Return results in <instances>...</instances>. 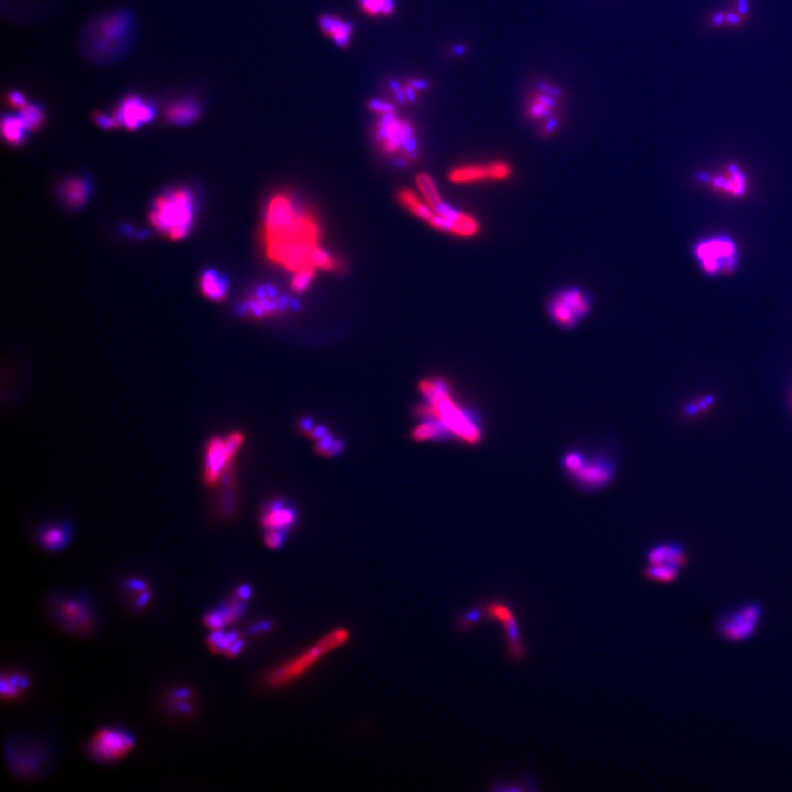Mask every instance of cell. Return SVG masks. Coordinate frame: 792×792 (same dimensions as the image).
I'll list each match as a JSON object with an SVG mask.
<instances>
[{"instance_id": "1", "label": "cell", "mask_w": 792, "mask_h": 792, "mask_svg": "<svg viewBox=\"0 0 792 792\" xmlns=\"http://www.w3.org/2000/svg\"><path fill=\"white\" fill-rule=\"evenodd\" d=\"M322 228L315 213L296 203L291 194L272 195L264 211L263 246L268 259L294 273L315 269V258L323 246Z\"/></svg>"}, {"instance_id": "2", "label": "cell", "mask_w": 792, "mask_h": 792, "mask_svg": "<svg viewBox=\"0 0 792 792\" xmlns=\"http://www.w3.org/2000/svg\"><path fill=\"white\" fill-rule=\"evenodd\" d=\"M349 640L350 632L345 627L334 628L308 649L271 669L265 675L264 685L273 690L289 686L310 673L324 658L343 647Z\"/></svg>"}, {"instance_id": "3", "label": "cell", "mask_w": 792, "mask_h": 792, "mask_svg": "<svg viewBox=\"0 0 792 792\" xmlns=\"http://www.w3.org/2000/svg\"><path fill=\"white\" fill-rule=\"evenodd\" d=\"M419 389L426 396L429 405L419 409L418 414L432 417L444 425L448 432L470 444H477L481 438L480 429L452 401L448 385L444 380H423Z\"/></svg>"}, {"instance_id": "4", "label": "cell", "mask_w": 792, "mask_h": 792, "mask_svg": "<svg viewBox=\"0 0 792 792\" xmlns=\"http://www.w3.org/2000/svg\"><path fill=\"white\" fill-rule=\"evenodd\" d=\"M150 219L155 228L170 238H184L193 226V194L178 188L161 196L153 206Z\"/></svg>"}, {"instance_id": "5", "label": "cell", "mask_w": 792, "mask_h": 792, "mask_svg": "<svg viewBox=\"0 0 792 792\" xmlns=\"http://www.w3.org/2000/svg\"><path fill=\"white\" fill-rule=\"evenodd\" d=\"M374 136L382 152L396 158L400 164H407L416 159L414 127L395 112L380 117Z\"/></svg>"}, {"instance_id": "6", "label": "cell", "mask_w": 792, "mask_h": 792, "mask_svg": "<svg viewBox=\"0 0 792 792\" xmlns=\"http://www.w3.org/2000/svg\"><path fill=\"white\" fill-rule=\"evenodd\" d=\"M699 267L706 275H730L739 264V249L729 236L708 237L693 248Z\"/></svg>"}, {"instance_id": "7", "label": "cell", "mask_w": 792, "mask_h": 792, "mask_svg": "<svg viewBox=\"0 0 792 792\" xmlns=\"http://www.w3.org/2000/svg\"><path fill=\"white\" fill-rule=\"evenodd\" d=\"M130 27L131 18L125 13L102 19L89 32V50L100 56H114L117 52H121L127 44Z\"/></svg>"}, {"instance_id": "8", "label": "cell", "mask_w": 792, "mask_h": 792, "mask_svg": "<svg viewBox=\"0 0 792 792\" xmlns=\"http://www.w3.org/2000/svg\"><path fill=\"white\" fill-rule=\"evenodd\" d=\"M514 168L506 160L469 162L457 165L448 173L450 183L457 186L506 183L513 178Z\"/></svg>"}, {"instance_id": "9", "label": "cell", "mask_w": 792, "mask_h": 792, "mask_svg": "<svg viewBox=\"0 0 792 792\" xmlns=\"http://www.w3.org/2000/svg\"><path fill=\"white\" fill-rule=\"evenodd\" d=\"M135 746L136 739L129 732L116 727H103L89 739L87 755L99 764H112L125 758Z\"/></svg>"}, {"instance_id": "10", "label": "cell", "mask_w": 792, "mask_h": 792, "mask_svg": "<svg viewBox=\"0 0 792 792\" xmlns=\"http://www.w3.org/2000/svg\"><path fill=\"white\" fill-rule=\"evenodd\" d=\"M485 615L488 620L500 623L506 633V652L513 661H523L526 658V648L522 638L521 628L513 609L503 600H490L484 603Z\"/></svg>"}, {"instance_id": "11", "label": "cell", "mask_w": 792, "mask_h": 792, "mask_svg": "<svg viewBox=\"0 0 792 792\" xmlns=\"http://www.w3.org/2000/svg\"><path fill=\"white\" fill-rule=\"evenodd\" d=\"M433 228L460 239H473L480 235L482 227L475 215L444 205L437 211Z\"/></svg>"}, {"instance_id": "12", "label": "cell", "mask_w": 792, "mask_h": 792, "mask_svg": "<svg viewBox=\"0 0 792 792\" xmlns=\"http://www.w3.org/2000/svg\"><path fill=\"white\" fill-rule=\"evenodd\" d=\"M760 611L756 605L739 607L731 614L726 615L720 623V633L726 640L732 642L744 640L756 631Z\"/></svg>"}, {"instance_id": "13", "label": "cell", "mask_w": 792, "mask_h": 792, "mask_svg": "<svg viewBox=\"0 0 792 792\" xmlns=\"http://www.w3.org/2000/svg\"><path fill=\"white\" fill-rule=\"evenodd\" d=\"M287 308V301L271 287H260L242 304L239 312L252 317H271Z\"/></svg>"}, {"instance_id": "14", "label": "cell", "mask_w": 792, "mask_h": 792, "mask_svg": "<svg viewBox=\"0 0 792 792\" xmlns=\"http://www.w3.org/2000/svg\"><path fill=\"white\" fill-rule=\"evenodd\" d=\"M155 112L157 110L152 103L132 95L122 100L116 110L114 117L117 118L118 124L120 125L125 126L129 130H136L140 126L152 121L155 117Z\"/></svg>"}, {"instance_id": "15", "label": "cell", "mask_w": 792, "mask_h": 792, "mask_svg": "<svg viewBox=\"0 0 792 792\" xmlns=\"http://www.w3.org/2000/svg\"><path fill=\"white\" fill-rule=\"evenodd\" d=\"M704 183L708 184L716 192L734 197H741L747 192V178L737 165L730 164L726 170L708 176H701Z\"/></svg>"}, {"instance_id": "16", "label": "cell", "mask_w": 792, "mask_h": 792, "mask_svg": "<svg viewBox=\"0 0 792 792\" xmlns=\"http://www.w3.org/2000/svg\"><path fill=\"white\" fill-rule=\"evenodd\" d=\"M231 458L227 454L224 440L215 437L206 448L204 480L206 484L215 485L218 482L225 470L229 467Z\"/></svg>"}, {"instance_id": "17", "label": "cell", "mask_w": 792, "mask_h": 792, "mask_svg": "<svg viewBox=\"0 0 792 792\" xmlns=\"http://www.w3.org/2000/svg\"><path fill=\"white\" fill-rule=\"evenodd\" d=\"M62 624L69 627L72 632H87L91 627V613L84 605L77 600H67L59 609Z\"/></svg>"}, {"instance_id": "18", "label": "cell", "mask_w": 792, "mask_h": 792, "mask_svg": "<svg viewBox=\"0 0 792 792\" xmlns=\"http://www.w3.org/2000/svg\"><path fill=\"white\" fill-rule=\"evenodd\" d=\"M397 199L400 204L403 206L404 209H407L409 213H413L415 217L421 219V220L426 223L429 226L433 227L436 220L437 211L434 209L426 203V202L421 197L417 191H413L411 188H403L397 193Z\"/></svg>"}, {"instance_id": "19", "label": "cell", "mask_w": 792, "mask_h": 792, "mask_svg": "<svg viewBox=\"0 0 792 792\" xmlns=\"http://www.w3.org/2000/svg\"><path fill=\"white\" fill-rule=\"evenodd\" d=\"M319 27L324 34L331 39L338 46L345 48L350 44L353 26L348 21L337 15H325L319 18Z\"/></svg>"}, {"instance_id": "20", "label": "cell", "mask_w": 792, "mask_h": 792, "mask_svg": "<svg viewBox=\"0 0 792 792\" xmlns=\"http://www.w3.org/2000/svg\"><path fill=\"white\" fill-rule=\"evenodd\" d=\"M572 473L583 484L600 487L609 482V477H612V468L607 461L593 460L582 462V465Z\"/></svg>"}, {"instance_id": "21", "label": "cell", "mask_w": 792, "mask_h": 792, "mask_svg": "<svg viewBox=\"0 0 792 792\" xmlns=\"http://www.w3.org/2000/svg\"><path fill=\"white\" fill-rule=\"evenodd\" d=\"M558 97L548 93H539L534 95L527 107H526V116L528 119L533 121H548L551 118L556 117V107L558 106Z\"/></svg>"}, {"instance_id": "22", "label": "cell", "mask_w": 792, "mask_h": 792, "mask_svg": "<svg viewBox=\"0 0 792 792\" xmlns=\"http://www.w3.org/2000/svg\"><path fill=\"white\" fill-rule=\"evenodd\" d=\"M548 312L551 319L560 327H574L581 319L572 305L561 296L560 293H557L548 303Z\"/></svg>"}, {"instance_id": "23", "label": "cell", "mask_w": 792, "mask_h": 792, "mask_svg": "<svg viewBox=\"0 0 792 792\" xmlns=\"http://www.w3.org/2000/svg\"><path fill=\"white\" fill-rule=\"evenodd\" d=\"M201 114V108L192 99H183L168 107L165 117L173 125H190Z\"/></svg>"}, {"instance_id": "24", "label": "cell", "mask_w": 792, "mask_h": 792, "mask_svg": "<svg viewBox=\"0 0 792 792\" xmlns=\"http://www.w3.org/2000/svg\"><path fill=\"white\" fill-rule=\"evenodd\" d=\"M648 564L667 565L680 570L686 565V555L678 545H660L648 553Z\"/></svg>"}, {"instance_id": "25", "label": "cell", "mask_w": 792, "mask_h": 792, "mask_svg": "<svg viewBox=\"0 0 792 792\" xmlns=\"http://www.w3.org/2000/svg\"><path fill=\"white\" fill-rule=\"evenodd\" d=\"M415 184H416L417 193L434 211H440L446 205L433 176L427 173H419L415 178Z\"/></svg>"}, {"instance_id": "26", "label": "cell", "mask_w": 792, "mask_h": 792, "mask_svg": "<svg viewBox=\"0 0 792 792\" xmlns=\"http://www.w3.org/2000/svg\"><path fill=\"white\" fill-rule=\"evenodd\" d=\"M202 291L209 300L221 301L228 292V281L218 272L209 270L204 272L201 279Z\"/></svg>"}, {"instance_id": "27", "label": "cell", "mask_w": 792, "mask_h": 792, "mask_svg": "<svg viewBox=\"0 0 792 792\" xmlns=\"http://www.w3.org/2000/svg\"><path fill=\"white\" fill-rule=\"evenodd\" d=\"M91 187L87 180L81 178H71L66 180L62 187L64 201L73 207H79L88 199Z\"/></svg>"}, {"instance_id": "28", "label": "cell", "mask_w": 792, "mask_h": 792, "mask_svg": "<svg viewBox=\"0 0 792 792\" xmlns=\"http://www.w3.org/2000/svg\"><path fill=\"white\" fill-rule=\"evenodd\" d=\"M0 691L4 700H13L18 698L23 691L29 687V677L20 673H3Z\"/></svg>"}, {"instance_id": "29", "label": "cell", "mask_w": 792, "mask_h": 792, "mask_svg": "<svg viewBox=\"0 0 792 792\" xmlns=\"http://www.w3.org/2000/svg\"><path fill=\"white\" fill-rule=\"evenodd\" d=\"M1 131L6 141L11 145H19L25 140L28 130L23 125L18 114L15 116L5 114L1 120Z\"/></svg>"}, {"instance_id": "30", "label": "cell", "mask_w": 792, "mask_h": 792, "mask_svg": "<svg viewBox=\"0 0 792 792\" xmlns=\"http://www.w3.org/2000/svg\"><path fill=\"white\" fill-rule=\"evenodd\" d=\"M294 522V513L289 508H272L264 514L262 524L270 531H279L290 527Z\"/></svg>"}, {"instance_id": "31", "label": "cell", "mask_w": 792, "mask_h": 792, "mask_svg": "<svg viewBox=\"0 0 792 792\" xmlns=\"http://www.w3.org/2000/svg\"><path fill=\"white\" fill-rule=\"evenodd\" d=\"M428 88V83L424 79H411L404 85L394 83L392 89L394 96L400 103L414 102L418 96V92Z\"/></svg>"}, {"instance_id": "32", "label": "cell", "mask_w": 792, "mask_h": 792, "mask_svg": "<svg viewBox=\"0 0 792 792\" xmlns=\"http://www.w3.org/2000/svg\"><path fill=\"white\" fill-rule=\"evenodd\" d=\"M18 117L20 118L27 130L32 131L38 129L44 124V110L40 105L27 103L19 110Z\"/></svg>"}, {"instance_id": "33", "label": "cell", "mask_w": 792, "mask_h": 792, "mask_svg": "<svg viewBox=\"0 0 792 792\" xmlns=\"http://www.w3.org/2000/svg\"><path fill=\"white\" fill-rule=\"evenodd\" d=\"M41 543L46 548L51 550H58L65 546L69 541V534L61 526H51L48 527L41 534Z\"/></svg>"}, {"instance_id": "34", "label": "cell", "mask_w": 792, "mask_h": 792, "mask_svg": "<svg viewBox=\"0 0 792 792\" xmlns=\"http://www.w3.org/2000/svg\"><path fill=\"white\" fill-rule=\"evenodd\" d=\"M679 569L667 565H649L644 574L650 581L669 583L678 576Z\"/></svg>"}, {"instance_id": "35", "label": "cell", "mask_w": 792, "mask_h": 792, "mask_svg": "<svg viewBox=\"0 0 792 792\" xmlns=\"http://www.w3.org/2000/svg\"><path fill=\"white\" fill-rule=\"evenodd\" d=\"M363 13L371 17H386L395 9V0H359Z\"/></svg>"}, {"instance_id": "36", "label": "cell", "mask_w": 792, "mask_h": 792, "mask_svg": "<svg viewBox=\"0 0 792 792\" xmlns=\"http://www.w3.org/2000/svg\"><path fill=\"white\" fill-rule=\"evenodd\" d=\"M484 619H487V615H485L484 603H483V605H477V607L468 609L465 613L459 615L457 620V627L461 632L473 630V627L480 624Z\"/></svg>"}, {"instance_id": "37", "label": "cell", "mask_w": 792, "mask_h": 792, "mask_svg": "<svg viewBox=\"0 0 792 792\" xmlns=\"http://www.w3.org/2000/svg\"><path fill=\"white\" fill-rule=\"evenodd\" d=\"M444 430H447L446 427L440 424V422H437V421H435V422H427L424 423V424L419 425V426H417L416 428L414 429L413 438H414L415 440H419V442L433 440V438H436V437L442 435Z\"/></svg>"}, {"instance_id": "38", "label": "cell", "mask_w": 792, "mask_h": 792, "mask_svg": "<svg viewBox=\"0 0 792 792\" xmlns=\"http://www.w3.org/2000/svg\"><path fill=\"white\" fill-rule=\"evenodd\" d=\"M315 272L316 270L312 269V268L294 272L292 279H291V289H292L293 292L303 293L308 290L310 285L312 284L314 277H315Z\"/></svg>"}, {"instance_id": "39", "label": "cell", "mask_w": 792, "mask_h": 792, "mask_svg": "<svg viewBox=\"0 0 792 792\" xmlns=\"http://www.w3.org/2000/svg\"><path fill=\"white\" fill-rule=\"evenodd\" d=\"M203 622L206 626L209 627V628H211L213 631L221 630L223 627L227 625L225 616L219 609L211 611L209 614H206L205 617H204Z\"/></svg>"}, {"instance_id": "40", "label": "cell", "mask_w": 792, "mask_h": 792, "mask_svg": "<svg viewBox=\"0 0 792 792\" xmlns=\"http://www.w3.org/2000/svg\"><path fill=\"white\" fill-rule=\"evenodd\" d=\"M242 442H244V435L238 432L232 433L224 440L225 448L231 459H234Z\"/></svg>"}, {"instance_id": "41", "label": "cell", "mask_w": 792, "mask_h": 792, "mask_svg": "<svg viewBox=\"0 0 792 792\" xmlns=\"http://www.w3.org/2000/svg\"><path fill=\"white\" fill-rule=\"evenodd\" d=\"M94 118L97 125L103 129H112V128L117 127V125H119L117 118L114 116L103 114V112H96L94 114Z\"/></svg>"}, {"instance_id": "42", "label": "cell", "mask_w": 792, "mask_h": 792, "mask_svg": "<svg viewBox=\"0 0 792 792\" xmlns=\"http://www.w3.org/2000/svg\"><path fill=\"white\" fill-rule=\"evenodd\" d=\"M369 106H370V110L376 112L380 117H381V116H385V114H392V112H395L392 105L382 102V100H371V102L369 103Z\"/></svg>"}, {"instance_id": "43", "label": "cell", "mask_w": 792, "mask_h": 792, "mask_svg": "<svg viewBox=\"0 0 792 792\" xmlns=\"http://www.w3.org/2000/svg\"><path fill=\"white\" fill-rule=\"evenodd\" d=\"M713 401L714 399L712 396H706L704 399L696 402V403L692 404L691 407H689V414L694 415L699 413V411H706L708 407H711L712 404H713Z\"/></svg>"}, {"instance_id": "44", "label": "cell", "mask_w": 792, "mask_h": 792, "mask_svg": "<svg viewBox=\"0 0 792 792\" xmlns=\"http://www.w3.org/2000/svg\"><path fill=\"white\" fill-rule=\"evenodd\" d=\"M283 543V535L277 531H271L265 535V543L272 549L279 548Z\"/></svg>"}, {"instance_id": "45", "label": "cell", "mask_w": 792, "mask_h": 792, "mask_svg": "<svg viewBox=\"0 0 792 792\" xmlns=\"http://www.w3.org/2000/svg\"><path fill=\"white\" fill-rule=\"evenodd\" d=\"M8 103L13 107L21 108V107L27 104V100L26 98H25V95L21 94L18 91H13V92L8 94Z\"/></svg>"}, {"instance_id": "46", "label": "cell", "mask_w": 792, "mask_h": 792, "mask_svg": "<svg viewBox=\"0 0 792 792\" xmlns=\"http://www.w3.org/2000/svg\"><path fill=\"white\" fill-rule=\"evenodd\" d=\"M127 588L128 590H130V591L136 592V593L138 594L149 590L147 589V588H149V586H147V582L143 581V580L138 579L128 580Z\"/></svg>"}, {"instance_id": "47", "label": "cell", "mask_w": 792, "mask_h": 792, "mask_svg": "<svg viewBox=\"0 0 792 792\" xmlns=\"http://www.w3.org/2000/svg\"><path fill=\"white\" fill-rule=\"evenodd\" d=\"M244 644H246V642H244V640H242L240 636H239V638H237V640H235L234 642H232V645L229 647V649L227 650V657H235V656L238 655V654L240 653L242 649H244Z\"/></svg>"}, {"instance_id": "48", "label": "cell", "mask_w": 792, "mask_h": 792, "mask_svg": "<svg viewBox=\"0 0 792 792\" xmlns=\"http://www.w3.org/2000/svg\"><path fill=\"white\" fill-rule=\"evenodd\" d=\"M744 17H741L739 13H734V11H729L726 13V23L730 26L739 27L744 22Z\"/></svg>"}, {"instance_id": "49", "label": "cell", "mask_w": 792, "mask_h": 792, "mask_svg": "<svg viewBox=\"0 0 792 792\" xmlns=\"http://www.w3.org/2000/svg\"><path fill=\"white\" fill-rule=\"evenodd\" d=\"M737 11L741 17L746 18L749 15L748 0H737Z\"/></svg>"}, {"instance_id": "50", "label": "cell", "mask_w": 792, "mask_h": 792, "mask_svg": "<svg viewBox=\"0 0 792 792\" xmlns=\"http://www.w3.org/2000/svg\"><path fill=\"white\" fill-rule=\"evenodd\" d=\"M711 23L715 27L724 26L726 23V13H724V11H718V13L712 15Z\"/></svg>"}, {"instance_id": "51", "label": "cell", "mask_w": 792, "mask_h": 792, "mask_svg": "<svg viewBox=\"0 0 792 792\" xmlns=\"http://www.w3.org/2000/svg\"><path fill=\"white\" fill-rule=\"evenodd\" d=\"M249 595L250 589L249 588L246 587V586L240 588V589L238 590V593H237V597H238L240 600H246L248 599V598H249Z\"/></svg>"}]
</instances>
